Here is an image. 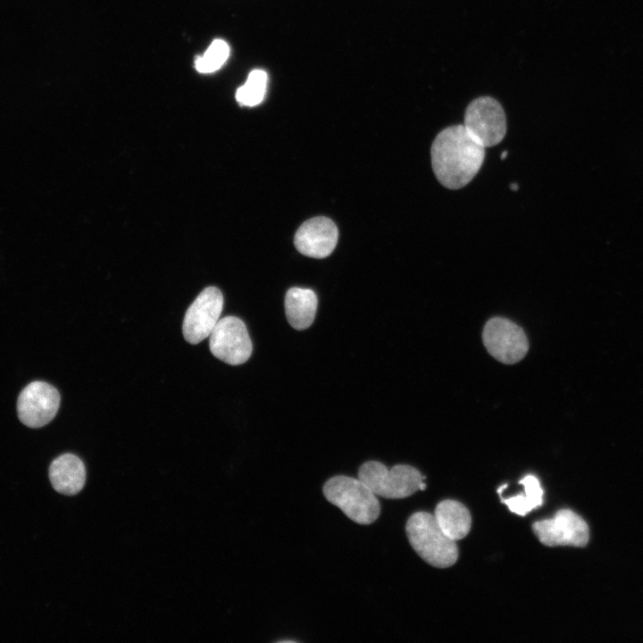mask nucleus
<instances>
[{"instance_id":"f257e3e1","label":"nucleus","mask_w":643,"mask_h":643,"mask_svg":"<svg viewBox=\"0 0 643 643\" xmlns=\"http://www.w3.org/2000/svg\"><path fill=\"white\" fill-rule=\"evenodd\" d=\"M430 154L432 169L440 184L450 189H459L480 171L485 158V147L459 124L447 127L436 136Z\"/></svg>"},{"instance_id":"f03ea898","label":"nucleus","mask_w":643,"mask_h":643,"mask_svg":"<svg viewBox=\"0 0 643 643\" xmlns=\"http://www.w3.org/2000/svg\"><path fill=\"white\" fill-rule=\"evenodd\" d=\"M405 530L411 546L429 564L447 568L456 562L455 541L446 535L434 515L426 512L415 513L408 519Z\"/></svg>"},{"instance_id":"7ed1b4c3","label":"nucleus","mask_w":643,"mask_h":643,"mask_svg":"<svg viewBox=\"0 0 643 643\" xmlns=\"http://www.w3.org/2000/svg\"><path fill=\"white\" fill-rule=\"evenodd\" d=\"M323 494L329 502L356 523L371 524L380 515V507L376 495L359 478L334 476L325 482Z\"/></svg>"},{"instance_id":"20e7f679","label":"nucleus","mask_w":643,"mask_h":643,"mask_svg":"<svg viewBox=\"0 0 643 643\" xmlns=\"http://www.w3.org/2000/svg\"><path fill=\"white\" fill-rule=\"evenodd\" d=\"M358 478L376 495L385 498H405L417 490L425 480L414 467L397 464L388 469L377 461L363 463L358 471Z\"/></svg>"},{"instance_id":"39448f33","label":"nucleus","mask_w":643,"mask_h":643,"mask_svg":"<svg viewBox=\"0 0 643 643\" xmlns=\"http://www.w3.org/2000/svg\"><path fill=\"white\" fill-rule=\"evenodd\" d=\"M464 128L482 146L500 143L506 133V119L501 104L490 96L472 101L464 113Z\"/></svg>"},{"instance_id":"423d86ee","label":"nucleus","mask_w":643,"mask_h":643,"mask_svg":"<svg viewBox=\"0 0 643 643\" xmlns=\"http://www.w3.org/2000/svg\"><path fill=\"white\" fill-rule=\"evenodd\" d=\"M483 344L497 361L513 364L527 354L529 342L524 330L512 321L503 317L489 319L482 332Z\"/></svg>"},{"instance_id":"0eeeda50","label":"nucleus","mask_w":643,"mask_h":643,"mask_svg":"<svg viewBox=\"0 0 643 643\" xmlns=\"http://www.w3.org/2000/svg\"><path fill=\"white\" fill-rule=\"evenodd\" d=\"M209 348L216 358L226 363H246L252 355L253 346L244 322L236 316L220 319L209 336Z\"/></svg>"},{"instance_id":"6e6552de","label":"nucleus","mask_w":643,"mask_h":643,"mask_svg":"<svg viewBox=\"0 0 643 643\" xmlns=\"http://www.w3.org/2000/svg\"><path fill=\"white\" fill-rule=\"evenodd\" d=\"M222 307L223 296L218 288L207 287L201 291L185 313L184 338L195 345L209 337L220 320Z\"/></svg>"},{"instance_id":"1a4fd4ad","label":"nucleus","mask_w":643,"mask_h":643,"mask_svg":"<svg viewBox=\"0 0 643 643\" xmlns=\"http://www.w3.org/2000/svg\"><path fill=\"white\" fill-rule=\"evenodd\" d=\"M532 530L545 546L585 547L589 539L587 522L569 509L559 510L551 519L533 523Z\"/></svg>"},{"instance_id":"9d476101","label":"nucleus","mask_w":643,"mask_h":643,"mask_svg":"<svg viewBox=\"0 0 643 643\" xmlns=\"http://www.w3.org/2000/svg\"><path fill=\"white\" fill-rule=\"evenodd\" d=\"M60 405L58 390L45 381H33L20 393L17 413L20 421L30 428H39L50 422Z\"/></svg>"},{"instance_id":"9b49d317","label":"nucleus","mask_w":643,"mask_h":643,"mask_svg":"<svg viewBox=\"0 0 643 643\" xmlns=\"http://www.w3.org/2000/svg\"><path fill=\"white\" fill-rule=\"evenodd\" d=\"M338 237V231L335 223L327 217L319 216L305 221L299 227L294 243L302 255L324 258L334 250Z\"/></svg>"},{"instance_id":"f8f14e48","label":"nucleus","mask_w":643,"mask_h":643,"mask_svg":"<svg viewBox=\"0 0 643 643\" xmlns=\"http://www.w3.org/2000/svg\"><path fill=\"white\" fill-rule=\"evenodd\" d=\"M49 479L57 492L68 496L75 495L85 485V465L77 455L63 454L51 463Z\"/></svg>"},{"instance_id":"ddd939ff","label":"nucleus","mask_w":643,"mask_h":643,"mask_svg":"<svg viewBox=\"0 0 643 643\" xmlns=\"http://www.w3.org/2000/svg\"><path fill=\"white\" fill-rule=\"evenodd\" d=\"M318 305L312 289L291 288L285 296V313L289 324L296 330H305L313 322Z\"/></svg>"},{"instance_id":"4468645a","label":"nucleus","mask_w":643,"mask_h":643,"mask_svg":"<svg viewBox=\"0 0 643 643\" xmlns=\"http://www.w3.org/2000/svg\"><path fill=\"white\" fill-rule=\"evenodd\" d=\"M434 517L446 535L455 541L463 539L470 531V512L460 502L449 499L440 502Z\"/></svg>"},{"instance_id":"2eb2a0df","label":"nucleus","mask_w":643,"mask_h":643,"mask_svg":"<svg viewBox=\"0 0 643 643\" xmlns=\"http://www.w3.org/2000/svg\"><path fill=\"white\" fill-rule=\"evenodd\" d=\"M519 483L523 485L525 495H517L507 499L501 498V502L505 504L511 512L524 516L543 504L544 492L535 476L527 475Z\"/></svg>"},{"instance_id":"dca6fc26","label":"nucleus","mask_w":643,"mask_h":643,"mask_svg":"<svg viewBox=\"0 0 643 643\" xmlns=\"http://www.w3.org/2000/svg\"><path fill=\"white\" fill-rule=\"evenodd\" d=\"M267 88V74L263 70H254L244 85L236 91V99L240 105L255 106L264 98Z\"/></svg>"},{"instance_id":"f3484780","label":"nucleus","mask_w":643,"mask_h":643,"mask_svg":"<svg viewBox=\"0 0 643 643\" xmlns=\"http://www.w3.org/2000/svg\"><path fill=\"white\" fill-rule=\"evenodd\" d=\"M230 55V46L222 39H214L202 56L195 59L198 72L211 73L219 70Z\"/></svg>"},{"instance_id":"a211bd4d","label":"nucleus","mask_w":643,"mask_h":643,"mask_svg":"<svg viewBox=\"0 0 643 643\" xmlns=\"http://www.w3.org/2000/svg\"><path fill=\"white\" fill-rule=\"evenodd\" d=\"M505 488H507V484H505V485L501 486V487L497 489V493H498L499 495H501L503 489H505Z\"/></svg>"},{"instance_id":"6ab92c4d","label":"nucleus","mask_w":643,"mask_h":643,"mask_svg":"<svg viewBox=\"0 0 643 643\" xmlns=\"http://www.w3.org/2000/svg\"><path fill=\"white\" fill-rule=\"evenodd\" d=\"M425 488H426V484H425V483L423 482V480H422V481L421 482L420 486H419V489H420V490H424Z\"/></svg>"},{"instance_id":"aec40b11","label":"nucleus","mask_w":643,"mask_h":643,"mask_svg":"<svg viewBox=\"0 0 643 643\" xmlns=\"http://www.w3.org/2000/svg\"><path fill=\"white\" fill-rule=\"evenodd\" d=\"M510 188H511L513 190H515V191H516V190L518 189V185H517L516 183H513V184H511Z\"/></svg>"},{"instance_id":"412c9836","label":"nucleus","mask_w":643,"mask_h":643,"mask_svg":"<svg viewBox=\"0 0 643 643\" xmlns=\"http://www.w3.org/2000/svg\"><path fill=\"white\" fill-rule=\"evenodd\" d=\"M507 154H508L507 151H504L501 154V159L504 160Z\"/></svg>"}]
</instances>
